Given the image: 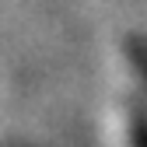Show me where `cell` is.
Instances as JSON below:
<instances>
[{"label": "cell", "mask_w": 147, "mask_h": 147, "mask_svg": "<svg viewBox=\"0 0 147 147\" xmlns=\"http://www.w3.org/2000/svg\"><path fill=\"white\" fill-rule=\"evenodd\" d=\"M133 140H137V147H147V116L144 112L133 116Z\"/></svg>", "instance_id": "6da1fadb"}]
</instances>
